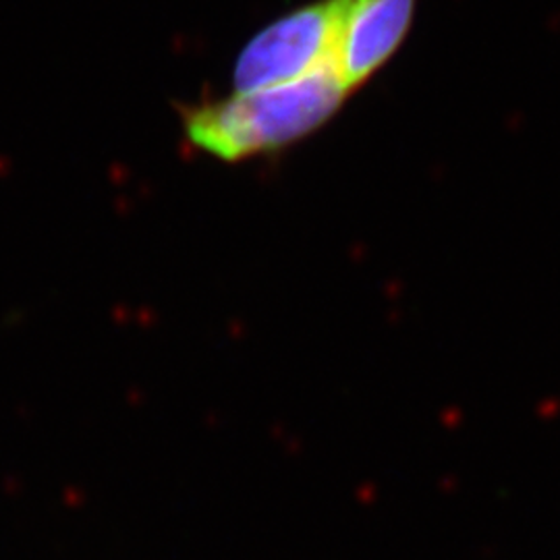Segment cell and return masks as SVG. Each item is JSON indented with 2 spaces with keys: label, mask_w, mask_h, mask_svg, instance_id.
<instances>
[{
  "label": "cell",
  "mask_w": 560,
  "mask_h": 560,
  "mask_svg": "<svg viewBox=\"0 0 560 560\" xmlns=\"http://www.w3.org/2000/svg\"><path fill=\"white\" fill-rule=\"evenodd\" d=\"M347 96L335 65H326L303 80L183 104L179 115L185 138L196 148L237 162L307 138L337 115Z\"/></svg>",
  "instance_id": "obj_1"
},
{
  "label": "cell",
  "mask_w": 560,
  "mask_h": 560,
  "mask_svg": "<svg viewBox=\"0 0 560 560\" xmlns=\"http://www.w3.org/2000/svg\"><path fill=\"white\" fill-rule=\"evenodd\" d=\"M345 0H316L258 32L233 69L235 92H254L303 80L332 65Z\"/></svg>",
  "instance_id": "obj_2"
},
{
  "label": "cell",
  "mask_w": 560,
  "mask_h": 560,
  "mask_svg": "<svg viewBox=\"0 0 560 560\" xmlns=\"http://www.w3.org/2000/svg\"><path fill=\"white\" fill-rule=\"evenodd\" d=\"M418 0H345L332 65L355 92L393 59L407 38Z\"/></svg>",
  "instance_id": "obj_3"
}]
</instances>
